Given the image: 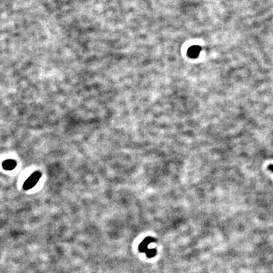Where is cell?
<instances>
[{
  "mask_svg": "<svg viewBox=\"0 0 273 273\" xmlns=\"http://www.w3.org/2000/svg\"><path fill=\"white\" fill-rule=\"evenodd\" d=\"M41 178V173L40 172H35L26 180L23 186L25 190H30L37 184L40 178Z\"/></svg>",
  "mask_w": 273,
  "mask_h": 273,
  "instance_id": "6da1fadb",
  "label": "cell"
},
{
  "mask_svg": "<svg viewBox=\"0 0 273 273\" xmlns=\"http://www.w3.org/2000/svg\"><path fill=\"white\" fill-rule=\"evenodd\" d=\"M155 238H153V237H147L145 239H143V241L140 243V244L139 245L138 247V250L140 252V253H146V252L149 250L148 249V245H149L150 243L153 242L155 241Z\"/></svg>",
  "mask_w": 273,
  "mask_h": 273,
  "instance_id": "7a4b0ae2",
  "label": "cell"
},
{
  "mask_svg": "<svg viewBox=\"0 0 273 273\" xmlns=\"http://www.w3.org/2000/svg\"><path fill=\"white\" fill-rule=\"evenodd\" d=\"M200 51L201 47H199V46H190L187 51V55L191 58H196L198 57Z\"/></svg>",
  "mask_w": 273,
  "mask_h": 273,
  "instance_id": "3957f363",
  "label": "cell"
},
{
  "mask_svg": "<svg viewBox=\"0 0 273 273\" xmlns=\"http://www.w3.org/2000/svg\"><path fill=\"white\" fill-rule=\"evenodd\" d=\"M17 166V163L15 160H5V161L3 162L2 163V168H3L5 170L7 171H11L12 169H14Z\"/></svg>",
  "mask_w": 273,
  "mask_h": 273,
  "instance_id": "277c9868",
  "label": "cell"
},
{
  "mask_svg": "<svg viewBox=\"0 0 273 273\" xmlns=\"http://www.w3.org/2000/svg\"><path fill=\"white\" fill-rule=\"evenodd\" d=\"M156 249H149L147 252L146 253V256L148 258H153L156 256Z\"/></svg>",
  "mask_w": 273,
  "mask_h": 273,
  "instance_id": "5b68a950",
  "label": "cell"
},
{
  "mask_svg": "<svg viewBox=\"0 0 273 273\" xmlns=\"http://www.w3.org/2000/svg\"><path fill=\"white\" fill-rule=\"evenodd\" d=\"M268 169L273 172V165H270V166H268Z\"/></svg>",
  "mask_w": 273,
  "mask_h": 273,
  "instance_id": "8992f818",
  "label": "cell"
}]
</instances>
